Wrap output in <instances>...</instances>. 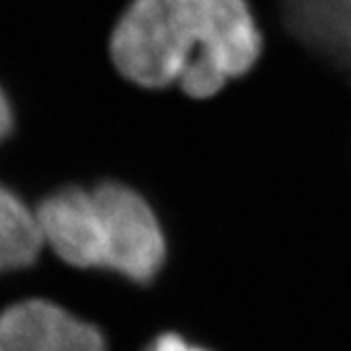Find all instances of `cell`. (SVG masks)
Returning <instances> with one entry per match:
<instances>
[{
  "label": "cell",
  "mask_w": 351,
  "mask_h": 351,
  "mask_svg": "<svg viewBox=\"0 0 351 351\" xmlns=\"http://www.w3.org/2000/svg\"><path fill=\"white\" fill-rule=\"evenodd\" d=\"M13 125H15V117H13L11 102H9V97L5 95L3 87H0V142L11 136Z\"/></svg>",
  "instance_id": "7"
},
{
  "label": "cell",
  "mask_w": 351,
  "mask_h": 351,
  "mask_svg": "<svg viewBox=\"0 0 351 351\" xmlns=\"http://www.w3.org/2000/svg\"><path fill=\"white\" fill-rule=\"evenodd\" d=\"M36 218L45 241L68 265L150 284L165 263V235L153 208L125 184L62 189L45 199Z\"/></svg>",
  "instance_id": "2"
},
{
  "label": "cell",
  "mask_w": 351,
  "mask_h": 351,
  "mask_svg": "<svg viewBox=\"0 0 351 351\" xmlns=\"http://www.w3.org/2000/svg\"><path fill=\"white\" fill-rule=\"evenodd\" d=\"M146 351H210V349H206L202 345H195L176 332H165L150 343L146 347Z\"/></svg>",
  "instance_id": "6"
},
{
  "label": "cell",
  "mask_w": 351,
  "mask_h": 351,
  "mask_svg": "<svg viewBox=\"0 0 351 351\" xmlns=\"http://www.w3.org/2000/svg\"><path fill=\"white\" fill-rule=\"evenodd\" d=\"M0 351H106V341L64 307L32 298L0 313Z\"/></svg>",
  "instance_id": "3"
},
{
  "label": "cell",
  "mask_w": 351,
  "mask_h": 351,
  "mask_svg": "<svg viewBox=\"0 0 351 351\" xmlns=\"http://www.w3.org/2000/svg\"><path fill=\"white\" fill-rule=\"evenodd\" d=\"M263 36L245 0H134L110 38L125 79L210 97L252 70Z\"/></svg>",
  "instance_id": "1"
},
{
  "label": "cell",
  "mask_w": 351,
  "mask_h": 351,
  "mask_svg": "<svg viewBox=\"0 0 351 351\" xmlns=\"http://www.w3.org/2000/svg\"><path fill=\"white\" fill-rule=\"evenodd\" d=\"M290 32L351 74V0H282Z\"/></svg>",
  "instance_id": "4"
},
{
  "label": "cell",
  "mask_w": 351,
  "mask_h": 351,
  "mask_svg": "<svg viewBox=\"0 0 351 351\" xmlns=\"http://www.w3.org/2000/svg\"><path fill=\"white\" fill-rule=\"evenodd\" d=\"M43 241L36 214L0 184V275L30 267L40 254Z\"/></svg>",
  "instance_id": "5"
}]
</instances>
